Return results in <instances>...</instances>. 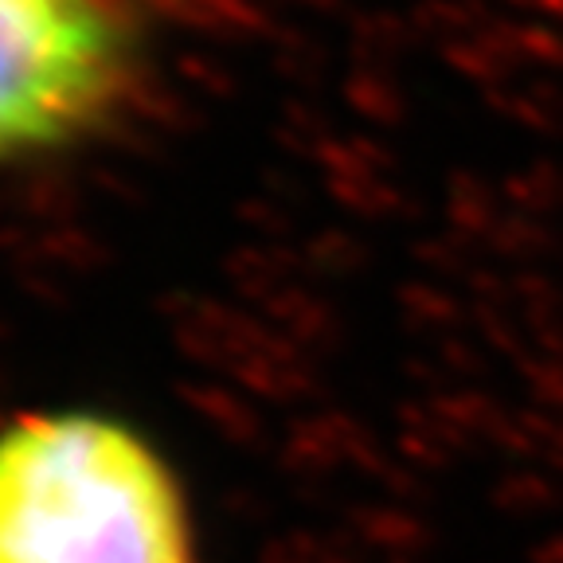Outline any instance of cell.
<instances>
[{
	"instance_id": "1",
	"label": "cell",
	"mask_w": 563,
	"mask_h": 563,
	"mask_svg": "<svg viewBox=\"0 0 563 563\" xmlns=\"http://www.w3.org/2000/svg\"><path fill=\"white\" fill-rule=\"evenodd\" d=\"M0 563H196L185 493L125 422L27 415L0 431Z\"/></svg>"
},
{
	"instance_id": "2",
	"label": "cell",
	"mask_w": 563,
	"mask_h": 563,
	"mask_svg": "<svg viewBox=\"0 0 563 563\" xmlns=\"http://www.w3.org/2000/svg\"><path fill=\"white\" fill-rule=\"evenodd\" d=\"M122 67V32L95 0H0V165L90 130Z\"/></svg>"
}]
</instances>
